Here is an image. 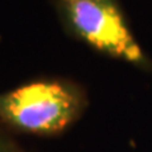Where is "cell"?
Masks as SVG:
<instances>
[{"label":"cell","mask_w":152,"mask_h":152,"mask_svg":"<svg viewBox=\"0 0 152 152\" xmlns=\"http://www.w3.org/2000/svg\"><path fill=\"white\" fill-rule=\"evenodd\" d=\"M0 152H5V148H4V145H3L1 140H0Z\"/></svg>","instance_id":"3"},{"label":"cell","mask_w":152,"mask_h":152,"mask_svg":"<svg viewBox=\"0 0 152 152\" xmlns=\"http://www.w3.org/2000/svg\"><path fill=\"white\" fill-rule=\"evenodd\" d=\"M65 27L93 50L131 66L152 70L117 0H56Z\"/></svg>","instance_id":"1"},{"label":"cell","mask_w":152,"mask_h":152,"mask_svg":"<svg viewBox=\"0 0 152 152\" xmlns=\"http://www.w3.org/2000/svg\"><path fill=\"white\" fill-rule=\"evenodd\" d=\"M84 108L81 90L58 80L31 83L0 95V118L18 129L36 134L66 129Z\"/></svg>","instance_id":"2"}]
</instances>
